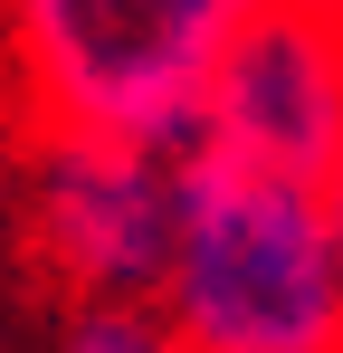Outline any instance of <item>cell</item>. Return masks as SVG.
I'll list each match as a JSON object with an SVG mask.
<instances>
[{
    "label": "cell",
    "instance_id": "cell-1",
    "mask_svg": "<svg viewBox=\"0 0 343 353\" xmlns=\"http://www.w3.org/2000/svg\"><path fill=\"white\" fill-rule=\"evenodd\" d=\"M143 305L181 353H343V277L315 181H277L181 143L172 258Z\"/></svg>",
    "mask_w": 343,
    "mask_h": 353
},
{
    "label": "cell",
    "instance_id": "cell-6",
    "mask_svg": "<svg viewBox=\"0 0 343 353\" xmlns=\"http://www.w3.org/2000/svg\"><path fill=\"white\" fill-rule=\"evenodd\" d=\"M315 201H324V239H334V277H343V153L324 163V181H315Z\"/></svg>",
    "mask_w": 343,
    "mask_h": 353
},
{
    "label": "cell",
    "instance_id": "cell-5",
    "mask_svg": "<svg viewBox=\"0 0 343 353\" xmlns=\"http://www.w3.org/2000/svg\"><path fill=\"white\" fill-rule=\"evenodd\" d=\"M57 353H181V344L143 296H76L57 325Z\"/></svg>",
    "mask_w": 343,
    "mask_h": 353
},
{
    "label": "cell",
    "instance_id": "cell-3",
    "mask_svg": "<svg viewBox=\"0 0 343 353\" xmlns=\"http://www.w3.org/2000/svg\"><path fill=\"white\" fill-rule=\"evenodd\" d=\"M191 143L277 181H324L343 153V0H258L210 67Z\"/></svg>",
    "mask_w": 343,
    "mask_h": 353
},
{
    "label": "cell",
    "instance_id": "cell-2",
    "mask_svg": "<svg viewBox=\"0 0 343 353\" xmlns=\"http://www.w3.org/2000/svg\"><path fill=\"white\" fill-rule=\"evenodd\" d=\"M248 10L258 0H0V67L19 124L181 153Z\"/></svg>",
    "mask_w": 343,
    "mask_h": 353
},
{
    "label": "cell",
    "instance_id": "cell-7",
    "mask_svg": "<svg viewBox=\"0 0 343 353\" xmlns=\"http://www.w3.org/2000/svg\"><path fill=\"white\" fill-rule=\"evenodd\" d=\"M0 353H10V334H0Z\"/></svg>",
    "mask_w": 343,
    "mask_h": 353
},
{
    "label": "cell",
    "instance_id": "cell-4",
    "mask_svg": "<svg viewBox=\"0 0 343 353\" xmlns=\"http://www.w3.org/2000/svg\"><path fill=\"white\" fill-rule=\"evenodd\" d=\"M181 153L114 134H29V248L67 305L76 296H153L172 258Z\"/></svg>",
    "mask_w": 343,
    "mask_h": 353
}]
</instances>
